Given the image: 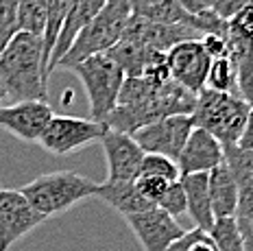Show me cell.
Instances as JSON below:
<instances>
[{"label":"cell","mask_w":253,"mask_h":251,"mask_svg":"<svg viewBox=\"0 0 253 251\" xmlns=\"http://www.w3.org/2000/svg\"><path fill=\"white\" fill-rule=\"evenodd\" d=\"M52 107L46 101H18L0 105V127L22 142H38L52 118Z\"/></svg>","instance_id":"13"},{"label":"cell","mask_w":253,"mask_h":251,"mask_svg":"<svg viewBox=\"0 0 253 251\" xmlns=\"http://www.w3.org/2000/svg\"><path fill=\"white\" fill-rule=\"evenodd\" d=\"M227 29L242 31V33H253V0H249L234 18L227 20Z\"/></svg>","instance_id":"31"},{"label":"cell","mask_w":253,"mask_h":251,"mask_svg":"<svg viewBox=\"0 0 253 251\" xmlns=\"http://www.w3.org/2000/svg\"><path fill=\"white\" fill-rule=\"evenodd\" d=\"M205 87L214 92H225V94H236L238 96V83H236V70L231 66L229 57L223 59H212L208 70V79Z\"/></svg>","instance_id":"24"},{"label":"cell","mask_w":253,"mask_h":251,"mask_svg":"<svg viewBox=\"0 0 253 251\" xmlns=\"http://www.w3.org/2000/svg\"><path fill=\"white\" fill-rule=\"evenodd\" d=\"M210 236L218 251H245V240H242L240 227L234 216L216 218L210 229Z\"/></svg>","instance_id":"23"},{"label":"cell","mask_w":253,"mask_h":251,"mask_svg":"<svg viewBox=\"0 0 253 251\" xmlns=\"http://www.w3.org/2000/svg\"><path fill=\"white\" fill-rule=\"evenodd\" d=\"M140 175H153V177H162V179H168V181H177L179 168H177V162L170 158H164V155H157V153H144L138 177Z\"/></svg>","instance_id":"25"},{"label":"cell","mask_w":253,"mask_h":251,"mask_svg":"<svg viewBox=\"0 0 253 251\" xmlns=\"http://www.w3.org/2000/svg\"><path fill=\"white\" fill-rule=\"evenodd\" d=\"M201 35L197 31L188 29V27H177V24H160L153 22V20L140 18V15L131 13L129 22L123 31V38L126 42H135V44H142L151 50H157V53H168L175 44L186 40H199Z\"/></svg>","instance_id":"14"},{"label":"cell","mask_w":253,"mask_h":251,"mask_svg":"<svg viewBox=\"0 0 253 251\" xmlns=\"http://www.w3.org/2000/svg\"><path fill=\"white\" fill-rule=\"evenodd\" d=\"M103 153L107 158V181H135L144 151L138 146L133 135L105 129L101 135Z\"/></svg>","instance_id":"12"},{"label":"cell","mask_w":253,"mask_h":251,"mask_svg":"<svg viewBox=\"0 0 253 251\" xmlns=\"http://www.w3.org/2000/svg\"><path fill=\"white\" fill-rule=\"evenodd\" d=\"M96 188H98L96 181L87 179V177L79 175V172L57 170L35 177L20 192L29 199V203L35 210L48 218L68 212L77 203L94 197Z\"/></svg>","instance_id":"5"},{"label":"cell","mask_w":253,"mask_h":251,"mask_svg":"<svg viewBox=\"0 0 253 251\" xmlns=\"http://www.w3.org/2000/svg\"><path fill=\"white\" fill-rule=\"evenodd\" d=\"M223 160H225L223 144L214 135H210L205 129L194 127L177 158L179 177L194 175V172H210L212 168L223 164Z\"/></svg>","instance_id":"15"},{"label":"cell","mask_w":253,"mask_h":251,"mask_svg":"<svg viewBox=\"0 0 253 251\" xmlns=\"http://www.w3.org/2000/svg\"><path fill=\"white\" fill-rule=\"evenodd\" d=\"M4 98H9V96H7V90H4V83H2V79H0V105H2Z\"/></svg>","instance_id":"34"},{"label":"cell","mask_w":253,"mask_h":251,"mask_svg":"<svg viewBox=\"0 0 253 251\" xmlns=\"http://www.w3.org/2000/svg\"><path fill=\"white\" fill-rule=\"evenodd\" d=\"M170 79L186 87L188 92L199 94L205 87V79H208V70L212 59L201 46V38L199 40H186L175 44L170 50L164 55Z\"/></svg>","instance_id":"10"},{"label":"cell","mask_w":253,"mask_h":251,"mask_svg":"<svg viewBox=\"0 0 253 251\" xmlns=\"http://www.w3.org/2000/svg\"><path fill=\"white\" fill-rule=\"evenodd\" d=\"M197 94L188 92L175 81L166 85H151L142 77H126L118 94L114 112L105 120V127L120 133H135L138 129L166 116H190Z\"/></svg>","instance_id":"1"},{"label":"cell","mask_w":253,"mask_h":251,"mask_svg":"<svg viewBox=\"0 0 253 251\" xmlns=\"http://www.w3.org/2000/svg\"><path fill=\"white\" fill-rule=\"evenodd\" d=\"M172 181L168 179H162V177H153V175H140L135 179V188L151 206H157V201L162 199V195L166 192V188L170 186Z\"/></svg>","instance_id":"29"},{"label":"cell","mask_w":253,"mask_h":251,"mask_svg":"<svg viewBox=\"0 0 253 251\" xmlns=\"http://www.w3.org/2000/svg\"><path fill=\"white\" fill-rule=\"evenodd\" d=\"M192 129H194L192 118L177 114V116H166L155 120V123L138 129L131 135H133V140L144 153H157L177 162Z\"/></svg>","instance_id":"9"},{"label":"cell","mask_w":253,"mask_h":251,"mask_svg":"<svg viewBox=\"0 0 253 251\" xmlns=\"http://www.w3.org/2000/svg\"><path fill=\"white\" fill-rule=\"evenodd\" d=\"M229 61L236 70L238 96L247 105H253V33L227 29Z\"/></svg>","instance_id":"17"},{"label":"cell","mask_w":253,"mask_h":251,"mask_svg":"<svg viewBox=\"0 0 253 251\" xmlns=\"http://www.w3.org/2000/svg\"><path fill=\"white\" fill-rule=\"evenodd\" d=\"M179 181H181V188H183V192H186V212L192 216L194 227L210 234L216 216L212 212V201H210L208 172L181 175Z\"/></svg>","instance_id":"18"},{"label":"cell","mask_w":253,"mask_h":251,"mask_svg":"<svg viewBox=\"0 0 253 251\" xmlns=\"http://www.w3.org/2000/svg\"><path fill=\"white\" fill-rule=\"evenodd\" d=\"M131 18V7L126 0H109L92 20L79 31V35L68 48V53L57 61L55 70H70L79 61L92 55L107 53L123 38V31Z\"/></svg>","instance_id":"3"},{"label":"cell","mask_w":253,"mask_h":251,"mask_svg":"<svg viewBox=\"0 0 253 251\" xmlns=\"http://www.w3.org/2000/svg\"><path fill=\"white\" fill-rule=\"evenodd\" d=\"M105 129L107 127L103 123H94L89 118L52 114L50 123L46 125L38 142L52 155H70L83 146L98 142Z\"/></svg>","instance_id":"7"},{"label":"cell","mask_w":253,"mask_h":251,"mask_svg":"<svg viewBox=\"0 0 253 251\" xmlns=\"http://www.w3.org/2000/svg\"><path fill=\"white\" fill-rule=\"evenodd\" d=\"M238 146L240 149H253V105L249 107V114H247V123L238 140Z\"/></svg>","instance_id":"32"},{"label":"cell","mask_w":253,"mask_h":251,"mask_svg":"<svg viewBox=\"0 0 253 251\" xmlns=\"http://www.w3.org/2000/svg\"><path fill=\"white\" fill-rule=\"evenodd\" d=\"M131 232L135 234L138 243L144 251H166L186 229L177 223V218L168 216L160 208H149L138 214L125 216Z\"/></svg>","instance_id":"11"},{"label":"cell","mask_w":253,"mask_h":251,"mask_svg":"<svg viewBox=\"0 0 253 251\" xmlns=\"http://www.w3.org/2000/svg\"><path fill=\"white\" fill-rule=\"evenodd\" d=\"M44 221L46 216L35 210L20 190L0 188V251H9Z\"/></svg>","instance_id":"8"},{"label":"cell","mask_w":253,"mask_h":251,"mask_svg":"<svg viewBox=\"0 0 253 251\" xmlns=\"http://www.w3.org/2000/svg\"><path fill=\"white\" fill-rule=\"evenodd\" d=\"M94 197L101 199L103 203H107L109 208H114V210L120 212L123 216L138 214L142 210L153 208L138 192L135 181H103V184H98Z\"/></svg>","instance_id":"20"},{"label":"cell","mask_w":253,"mask_h":251,"mask_svg":"<svg viewBox=\"0 0 253 251\" xmlns=\"http://www.w3.org/2000/svg\"><path fill=\"white\" fill-rule=\"evenodd\" d=\"M107 2L109 0H70L66 20H63V27L59 31V38H57L55 48H52L50 59H48V77L55 72L57 61L68 53V48L72 46V42H75V38L79 35V31L85 27L89 20L101 11Z\"/></svg>","instance_id":"16"},{"label":"cell","mask_w":253,"mask_h":251,"mask_svg":"<svg viewBox=\"0 0 253 251\" xmlns=\"http://www.w3.org/2000/svg\"><path fill=\"white\" fill-rule=\"evenodd\" d=\"M68 4L70 0H48V11H46V27L42 35V44H44V64H46V75H48V59L55 48V42L59 38V31L63 27V20L68 13Z\"/></svg>","instance_id":"22"},{"label":"cell","mask_w":253,"mask_h":251,"mask_svg":"<svg viewBox=\"0 0 253 251\" xmlns=\"http://www.w3.org/2000/svg\"><path fill=\"white\" fill-rule=\"evenodd\" d=\"M201 46L208 53L210 59H223L229 53L227 46V35H218V33H205L201 35Z\"/></svg>","instance_id":"30"},{"label":"cell","mask_w":253,"mask_h":251,"mask_svg":"<svg viewBox=\"0 0 253 251\" xmlns=\"http://www.w3.org/2000/svg\"><path fill=\"white\" fill-rule=\"evenodd\" d=\"M70 70L81 79L83 87H85V94L89 98V120L105 125V120L118 103L120 87L126 79L125 72L107 53L87 57V59L79 61L77 66H72Z\"/></svg>","instance_id":"6"},{"label":"cell","mask_w":253,"mask_h":251,"mask_svg":"<svg viewBox=\"0 0 253 251\" xmlns=\"http://www.w3.org/2000/svg\"><path fill=\"white\" fill-rule=\"evenodd\" d=\"M0 79L9 98L18 101H46V64L42 38L18 31L0 50Z\"/></svg>","instance_id":"2"},{"label":"cell","mask_w":253,"mask_h":251,"mask_svg":"<svg viewBox=\"0 0 253 251\" xmlns=\"http://www.w3.org/2000/svg\"><path fill=\"white\" fill-rule=\"evenodd\" d=\"M179 2L183 4V7L188 9L190 13H194V15H201V11H199V2L197 0H179Z\"/></svg>","instance_id":"33"},{"label":"cell","mask_w":253,"mask_h":251,"mask_svg":"<svg viewBox=\"0 0 253 251\" xmlns=\"http://www.w3.org/2000/svg\"><path fill=\"white\" fill-rule=\"evenodd\" d=\"M162 212H166L168 216L179 218L181 214H186V192L181 188V181H172L170 186L166 188V192L162 195V199L157 201V206Z\"/></svg>","instance_id":"27"},{"label":"cell","mask_w":253,"mask_h":251,"mask_svg":"<svg viewBox=\"0 0 253 251\" xmlns=\"http://www.w3.org/2000/svg\"><path fill=\"white\" fill-rule=\"evenodd\" d=\"M197 2H199V11L201 13L208 11V13L216 15V18H220L223 22H227L249 0H197Z\"/></svg>","instance_id":"28"},{"label":"cell","mask_w":253,"mask_h":251,"mask_svg":"<svg viewBox=\"0 0 253 251\" xmlns=\"http://www.w3.org/2000/svg\"><path fill=\"white\" fill-rule=\"evenodd\" d=\"M166 251H218V249H216L214 240L208 232L194 227L183 232Z\"/></svg>","instance_id":"26"},{"label":"cell","mask_w":253,"mask_h":251,"mask_svg":"<svg viewBox=\"0 0 253 251\" xmlns=\"http://www.w3.org/2000/svg\"><path fill=\"white\" fill-rule=\"evenodd\" d=\"M107 55L118 64V68L125 72V77H142V72L151 64L164 59V53H157V50H151L146 46L126 40H120L116 46H112L107 50Z\"/></svg>","instance_id":"21"},{"label":"cell","mask_w":253,"mask_h":251,"mask_svg":"<svg viewBox=\"0 0 253 251\" xmlns=\"http://www.w3.org/2000/svg\"><path fill=\"white\" fill-rule=\"evenodd\" d=\"M249 107L251 105H247L236 94L214 92V90L203 87L194 96V107H192L190 118H192L194 127L205 129L225 149V146L238 144L242 129H245V123H247Z\"/></svg>","instance_id":"4"},{"label":"cell","mask_w":253,"mask_h":251,"mask_svg":"<svg viewBox=\"0 0 253 251\" xmlns=\"http://www.w3.org/2000/svg\"><path fill=\"white\" fill-rule=\"evenodd\" d=\"M208 190H210L214 216L216 218L234 216L236 208H238V186H236L234 175L225 166V162L208 172Z\"/></svg>","instance_id":"19"}]
</instances>
